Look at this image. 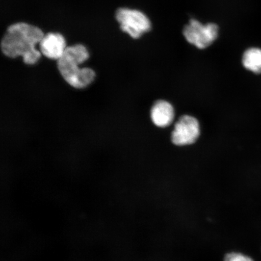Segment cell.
<instances>
[{"mask_svg":"<svg viewBox=\"0 0 261 261\" xmlns=\"http://www.w3.org/2000/svg\"><path fill=\"white\" fill-rule=\"evenodd\" d=\"M151 117L156 126L164 128L172 122L174 110L171 103L165 100H159L152 108Z\"/></svg>","mask_w":261,"mask_h":261,"instance_id":"cell-7","label":"cell"},{"mask_svg":"<svg viewBox=\"0 0 261 261\" xmlns=\"http://www.w3.org/2000/svg\"><path fill=\"white\" fill-rule=\"evenodd\" d=\"M115 17L121 30L134 39H138L149 31L151 24L143 12L138 10L120 8L116 10Z\"/></svg>","mask_w":261,"mask_h":261,"instance_id":"cell-3","label":"cell"},{"mask_svg":"<svg viewBox=\"0 0 261 261\" xmlns=\"http://www.w3.org/2000/svg\"><path fill=\"white\" fill-rule=\"evenodd\" d=\"M87 48L83 44H75L67 47L58 60L59 71L68 84L76 89H84L95 79L96 73L90 68H80L78 65L89 58Z\"/></svg>","mask_w":261,"mask_h":261,"instance_id":"cell-2","label":"cell"},{"mask_svg":"<svg viewBox=\"0 0 261 261\" xmlns=\"http://www.w3.org/2000/svg\"><path fill=\"white\" fill-rule=\"evenodd\" d=\"M243 64L247 70L256 74L261 73V50L252 48L243 55Z\"/></svg>","mask_w":261,"mask_h":261,"instance_id":"cell-8","label":"cell"},{"mask_svg":"<svg viewBox=\"0 0 261 261\" xmlns=\"http://www.w3.org/2000/svg\"><path fill=\"white\" fill-rule=\"evenodd\" d=\"M200 133L198 120L191 116H184L175 124L172 133V141L178 146L192 144L198 138Z\"/></svg>","mask_w":261,"mask_h":261,"instance_id":"cell-5","label":"cell"},{"mask_svg":"<svg viewBox=\"0 0 261 261\" xmlns=\"http://www.w3.org/2000/svg\"><path fill=\"white\" fill-rule=\"evenodd\" d=\"M184 35L189 43L198 48L204 49L210 46L217 38L218 27L214 23L202 24L192 19L185 26Z\"/></svg>","mask_w":261,"mask_h":261,"instance_id":"cell-4","label":"cell"},{"mask_svg":"<svg viewBox=\"0 0 261 261\" xmlns=\"http://www.w3.org/2000/svg\"><path fill=\"white\" fill-rule=\"evenodd\" d=\"M224 261H254L252 257L246 255V254L238 253L231 252L226 254Z\"/></svg>","mask_w":261,"mask_h":261,"instance_id":"cell-9","label":"cell"},{"mask_svg":"<svg viewBox=\"0 0 261 261\" xmlns=\"http://www.w3.org/2000/svg\"><path fill=\"white\" fill-rule=\"evenodd\" d=\"M44 36L43 32L37 26L17 22L9 25L1 41V50L6 57L22 58L28 65L37 64L41 57V51L35 48Z\"/></svg>","mask_w":261,"mask_h":261,"instance_id":"cell-1","label":"cell"},{"mask_svg":"<svg viewBox=\"0 0 261 261\" xmlns=\"http://www.w3.org/2000/svg\"><path fill=\"white\" fill-rule=\"evenodd\" d=\"M67 47L64 37L59 33H48L40 42L41 54L51 60L58 61Z\"/></svg>","mask_w":261,"mask_h":261,"instance_id":"cell-6","label":"cell"}]
</instances>
